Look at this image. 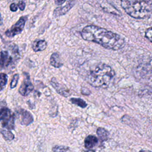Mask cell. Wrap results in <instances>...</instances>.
I'll use <instances>...</instances> for the list:
<instances>
[{"label": "cell", "mask_w": 152, "mask_h": 152, "mask_svg": "<svg viewBox=\"0 0 152 152\" xmlns=\"http://www.w3.org/2000/svg\"><path fill=\"white\" fill-rule=\"evenodd\" d=\"M81 36L85 40L98 43L109 49L118 50L125 45L124 39L119 34L94 25L86 26Z\"/></svg>", "instance_id": "obj_1"}, {"label": "cell", "mask_w": 152, "mask_h": 152, "mask_svg": "<svg viewBox=\"0 0 152 152\" xmlns=\"http://www.w3.org/2000/svg\"><path fill=\"white\" fill-rule=\"evenodd\" d=\"M115 74L114 70L109 65L100 64L88 73L85 79L93 87H103L110 84Z\"/></svg>", "instance_id": "obj_2"}, {"label": "cell", "mask_w": 152, "mask_h": 152, "mask_svg": "<svg viewBox=\"0 0 152 152\" xmlns=\"http://www.w3.org/2000/svg\"><path fill=\"white\" fill-rule=\"evenodd\" d=\"M122 8L131 17L142 19L152 12V0H121Z\"/></svg>", "instance_id": "obj_3"}, {"label": "cell", "mask_w": 152, "mask_h": 152, "mask_svg": "<svg viewBox=\"0 0 152 152\" xmlns=\"http://www.w3.org/2000/svg\"><path fill=\"white\" fill-rule=\"evenodd\" d=\"M0 122L3 128L9 130L15 128L14 113L8 107H3L0 109Z\"/></svg>", "instance_id": "obj_4"}, {"label": "cell", "mask_w": 152, "mask_h": 152, "mask_svg": "<svg viewBox=\"0 0 152 152\" xmlns=\"http://www.w3.org/2000/svg\"><path fill=\"white\" fill-rule=\"evenodd\" d=\"M26 21V18L24 17H21L19 20L14 25H13L10 30L6 31L5 35L9 37H12L16 34L21 33L24 28Z\"/></svg>", "instance_id": "obj_5"}, {"label": "cell", "mask_w": 152, "mask_h": 152, "mask_svg": "<svg viewBox=\"0 0 152 152\" xmlns=\"http://www.w3.org/2000/svg\"><path fill=\"white\" fill-rule=\"evenodd\" d=\"M24 78L18 89V92L21 95L27 96L33 91L34 87L30 81L29 75L27 73H24Z\"/></svg>", "instance_id": "obj_6"}, {"label": "cell", "mask_w": 152, "mask_h": 152, "mask_svg": "<svg viewBox=\"0 0 152 152\" xmlns=\"http://www.w3.org/2000/svg\"><path fill=\"white\" fill-rule=\"evenodd\" d=\"M50 84L56 90V91L60 95L65 97H67L71 95L68 88L65 86L58 83L55 77L52 78L50 80Z\"/></svg>", "instance_id": "obj_7"}, {"label": "cell", "mask_w": 152, "mask_h": 152, "mask_svg": "<svg viewBox=\"0 0 152 152\" xmlns=\"http://www.w3.org/2000/svg\"><path fill=\"white\" fill-rule=\"evenodd\" d=\"M16 112L20 116L21 124L22 125L28 126L33 122V116L28 110L22 108H19L16 110Z\"/></svg>", "instance_id": "obj_8"}, {"label": "cell", "mask_w": 152, "mask_h": 152, "mask_svg": "<svg viewBox=\"0 0 152 152\" xmlns=\"http://www.w3.org/2000/svg\"><path fill=\"white\" fill-rule=\"evenodd\" d=\"M12 62V58L10 55L8 51L0 52V69L7 68Z\"/></svg>", "instance_id": "obj_9"}, {"label": "cell", "mask_w": 152, "mask_h": 152, "mask_svg": "<svg viewBox=\"0 0 152 152\" xmlns=\"http://www.w3.org/2000/svg\"><path fill=\"white\" fill-rule=\"evenodd\" d=\"M75 0H70L66 5L55 9V10L53 12V15L55 17H58L65 14L74 5L75 2Z\"/></svg>", "instance_id": "obj_10"}, {"label": "cell", "mask_w": 152, "mask_h": 152, "mask_svg": "<svg viewBox=\"0 0 152 152\" xmlns=\"http://www.w3.org/2000/svg\"><path fill=\"white\" fill-rule=\"evenodd\" d=\"M97 143L98 139L94 135H88L84 140V145L85 147L87 149H90L94 147L97 145Z\"/></svg>", "instance_id": "obj_11"}, {"label": "cell", "mask_w": 152, "mask_h": 152, "mask_svg": "<svg viewBox=\"0 0 152 152\" xmlns=\"http://www.w3.org/2000/svg\"><path fill=\"white\" fill-rule=\"evenodd\" d=\"M50 64L55 68H60L63 65V63L58 53H53L52 54L50 58Z\"/></svg>", "instance_id": "obj_12"}, {"label": "cell", "mask_w": 152, "mask_h": 152, "mask_svg": "<svg viewBox=\"0 0 152 152\" xmlns=\"http://www.w3.org/2000/svg\"><path fill=\"white\" fill-rule=\"evenodd\" d=\"M47 46V43L45 40H36L33 43V49L34 52H38V51H42L46 49Z\"/></svg>", "instance_id": "obj_13"}, {"label": "cell", "mask_w": 152, "mask_h": 152, "mask_svg": "<svg viewBox=\"0 0 152 152\" xmlns=\"http://www.w3.org/2000/svg\"><path fill=\"white\" fill-rule=\"evenodd\" d=\"M97 134L99 136V138L103 141H106L108 139L109 135V132L106 129L102 127H99L97 128Z\"/></svg>", "instance_id": "obj_14"}, {"label": "cell", "mask_w": 152, "mask_h": 152, "mask_svg": "<svg viewBox=\"0 0 152 152\" xmlns=\"http://www.w3.org/2000/svg\"><path fill=\"white\" fill-rule=\"evenodd\" d=\"M0 133L2 134L3 138L7 141H12L14 139V135L10 131L0 129Z\"/></svg>", "instance_id": "obj_15"}, {"label": "cell", "mask_w": 152, "mask_h": 152, "mask_svg": "<svg viewBox=\"0 0 152 152\" xmlns=\"http://www.w3.org/2000/svg\"><path fill=\"white\" fill-rule=\"evenodd\" d=\"M70 101L73 104H75L82 108H85L87 106V104L86 103V102L80 98H72L70 99Z\"/></svg>", "instance_id": "obj_16"}, {"label": "cell", "mask_w": 152, "mask_h": 152, "mask_svg": "<svg viewBox=\"0 0 152 152\" xmlns=\"http://www.w3.org/2000/svg\"><path fill=\"white\" fill-rule=\"evenodd\" d=\"M52 152H72V151L67 146L55 145L52 148Z\"/></svg>", "instance_id": "obj_17"}, {"label": "cell", "mask_w": 152, "mask_h": 152, "mask_svg": "<svg viewBox=\"0 0 152 152\" xmlns=\"http://www.w3.org/2000/svg\"><path fill=\"white\" fill-rule=\"evenodd\" d=\"M8 76L5 73H0V86L3 88L7 83Z\"/></svg>", "instance_id": "obj_18"}, {"label": "cell", "mask_w": 152, "mask_h": 152, "mask_svg": "<svg viewBox=\"0 0 152 152\" xmlns=\"http://www.w3.org/2000/svg\"><path fill=\"white\" fill-rule=\"evenodd\" d=\"M19 74H14L12 77V78L11 80V84H10V88H15L17 85V83H18V80H19Z\"/></svg>", "instance_id": "obj_19"}, {"label": "cell", "mask_w": 152, "mask_h": 152, "mask_svg": "<svg viewBox=\"0 0 152 152\" xmlns=\"http://www.w3.org/2000/svg\"><path fill=\"white\" fill-rule=\"evenodd\" d=\"M145 36L152 43V27L149 28L146 30Z\"/></svg>", "instance_id": "obj_20"}, {"label": "cell", "mask_w": 152, "mask_h": 152, "mask_svg": "<svg viewBox=\"0 0 152 152\" xmlns=\"http://www.w3.org/2000/svg\"><path fill=\"white\" fill-rule=\"evenodd\" d=\"M17 7L20 8V10L23 11L24 10V8H25V2L24 1H19L18 3Z\"/></svg>", "instance_id": "obj_21"}, {"label": "cell", "mask_w": 152, "mask_h": 152, "mask_svg": "<svg viewBox=\"0 0 152 152\" xmlns=\"http://www.w3.org/2000/svg\"><path fill=\"white\" fill-rule=\"evenodd\" d=\"M17 9H18V7L15 4L12 3L10 5V10L12 11H16L17 10Z\"/></svg>", "instance_id": "obj_22"}, {"label": "cell", "mask_w": 152, "mask_h": 152, "mask_svg": "<svg viewBox=\"0 0 152 152\" xmlns=\"http://www.w3.org/2000/svg\"><path fill=\"white\" fill-rule=\"evenodd\" d=\"M66 0H55V3L56 5H62L63 4Z\"/></svg>", "instance_id": "obj_23"}, {"label": "cell", "mask_w": 152, "mask_h": 152, "mask_svg": "<svg viewBox=\"0 0 152 152\" xmlns=\"http://www.w3.org/2000/svg\"><path fill=\"white\" fill-rule=\"evenodd\" d=\"M2 24V17H1V15L0 14V25H1Z\"/></svg>", "instance_id": "obj_24"}, {"label": "cell", "mask_w": 152, "mask_h": 152, "mask_svg": "<svg viewBox=\"0 0 152 152\" xmlns=\"http://www.w3.org/2000/svg\"><path fill=\"white\" fill-rule=\"evenodd\" d=\"M84 152H95V151H93V150H88L85 151Z\"/></svg>", "instance_id": "obj_25"}, {"label": "cell", "mask_w": 152, "mask_h": 152, "mask_svg": "<svg viewBox=\"0 0 152 152\" xmlns=\"http://www.w3.org/2000/svg\"><path fill=\"white\" fill-rule=\"evenodd\" d=\"M139 152H151V151H147V150H140Z\"/></svg>", "instance_id": "obj_26"}, {"label": "cell", "mask_w": 152, "mask_h": 152, "mask_svg": "<svg viewBox=\"0 0 152 152\" xmlns=\"http://www.w3.org/2000/svg\"><path fill=\"white\" fill-rule=\"evenodd\" d=\"M2 87L0 86V91H1V90H2Z\"/></svg>", "instance_id": "obj_27"}]
</instances>
